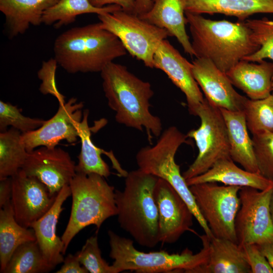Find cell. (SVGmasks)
<instances>
[{"instance_id":"cell-8","label":"cell","mask_w":273,"mask_h":273,"mask_svg":"<svg viewBox=\"0 0 273 273\" xmlns=\"http://www.w3.org/2000/svg\"><path fill=\"white\" fill-rule=\"evenodd\" d=\"M196 116L200 119V125L187 135L194 140L198 154L182 174L186 180L205 172L218 160L230 158L227 128L220 108L204 98Z\"/></svg>"},{"instance_id":"cell-12","label":"cell","mask_w":273,"mask_h":273,"mask_svg":"<svg viewBox=\"0 0 273 273\" xmlns=\"http://www.w3.org/2000/svg\"><path fill=\"white\" fill-rule=\"evenodd\" d=\"M82 102L70 98L67 102L59 104L56 114L38 128L22 133L21 140L30 152L40 147H57L63 140L75 143L79 135V125L83 117Z\"/></svg>"},{"instance_id":"cell-41","label":"cell","mask_w":273,"mask_h":273,"mask_svg":"<svg viewBox=\"0 0 273 273\" xmlns=\"http://www.w3.org/2000/svg\"><path fill=\"white\" fill-rule=\"evenodd\" d=\"M257 246L273 269V242L257 245Z\"/></svg>"},{"instance_id":"cell-17","label":"cell","mask_w":273,"mask_h":273,"mask_svg":"<svg viewBox=\"0 0 273 273\" xmlns=\"http://www.w3.org/2000/svg\"><path fill=\"white\" fill-rule=\"evenodd\" d=\"M192 64L194 78L210 104L231 111L243 110L247 98L234 89L225 73L207 59L196 58Z\"/></svg>"},{"instance_id":"cell-5","label":"cell","mask_w":273,"mask_h":273,"mask_svg":"<svg viewBox=\"0 0 273 273\" xmlns=\"http://www.w3.org/2000/svg\"><path fill=\"white\" fill-rule=\"evenodd\" d=\"M110 252L114 260L112 266L116 273L135 271L139 273L173 272L183 271L197 273L204 265L209 255V237L206 234L199 236L203 248L194 254L188 248L180 253L170 254L161 250L146 253L137 250L132 240L121 237L111 230L108 232Z\"/></svg>"},{"instance_id":"cell-15","label":"cell","mask_w":273,"mask_h":273,"mask_svg":"<svg viewBox=\"0 0 273 273\" xmlns=\"http://www.w3.org/2000/svg\"><path fill=\"white\" fill-rule=\"evenodd\" d=\"M11 203L16 220L29 228L52 206V196L46 186L35 177L29 176L21 169L12 176Z\"/></svg>"},{"instance_id":"cell-38","label":"cell","mask_w":273,"mask_h":273,"mask_svg":"<svg viewBox=\"0 0 273 273\" xmlns=\"http://www.w3.org/2000/svg\"><path fill=\"white\" fill-rule=\"evenodd\" d=\"M63 264L56 273H88L80 264L76 254H69L64 259Z\"/></svg>"},{"instance_id":"cell-25","label":"cell","mask_w":273,"mask_h":273,"mask_svg":"<svg viewBox=\"0 0 273 273\" xmlns=\"http://www.w3.org/2000/svg\"><path fill=\"white\" fill-rule=\"evenodd\" d=\"M197 273H251L240 246L231 240L210 238L207 262Z\"/></svg>"},{"instance_id":"cell-18","label":"cell","mask_w":273,"mask_h":273,"mask_svg":"<svg viewBox=\"0 0 273 273\" xmlns=\"http://www.w3.org/2000/svg\"><path fill=\"white\" fill-rule=\"evenodd\" d=\"M71 195L69 185L64 186L57 194L49 211L33 222L31 228L46 261L54 269L64 261V245L56 234V227L65 200Z\"/></svg>"},{"instance_id":"cell-6","label":"cell","mask_w":273,"mask_h":273,"mask_svg":"<svg viewBox=\"0 0 273 273\" xmlns=\"http://www.w3.org/2000/svg\"><path fill=\"white\" fill-rule=\"evenodd\" d=\"M72 198L70 216L61 239L65 254L73 238L84 228L117 215L115 189L98 174L76 173L69 183Z\"/></svg>"},{"instance_id":"cell-33","label":"cell","mask_w":273,"mask_h":273,"mask_svg":"<svg viewBox=\"0 0 273 273\" xmlns=\"http://www.w3.org/2000/svg\"><path fill=\"white\" fill-rule=\"evenodd\" d=\"M46 120L23 115L21 110L11 103L0 101V130H7L9 126L22 133L34 130L41 126Z\"/></svg>"},{"instance_id":"cell-13","label":"cell","mask_w":273,"mask_h":273,"mask_svg":"<svg viewBox=\"0 0 273 273\" xmlns=\"http://www.w3.org/2000/svg\"><path fill=\"white\" fill-rule=\"evenodd\" d=\"M158 213V240L162 244H173L191 228L193 213L173 187L158 178L154 189Z\"/></svg>"},{"instance_id":"cell-36","label":"cell","mask_w":273,"mask_h":273,"mask_svg":"<svg viewBox=\"0 0 273 273\" xmlns=\"http://www.w3.org/2000/svg\"><path fill=\"white\" fill-rule=\"evenodd\" d=\"M58 63L55 58L43 61L37 72L41 81L39 90L43 95L51 94L58 101L59 104L65 103V97L58 90L56 82V71Z\"/></svg>"},{"instance_id":"cell-14","label":"cell","mask_w":273,"mask_h":273,"mask_svg":"<svg viewBox=\"0 0 273 273\" xmlns=\"http://www.w3.org/2000/svg\"><path fill=\"white\" fill-rule=\"evenodd\" d=\"M76 164L69 154L57 147H41L28 152L21 169L35 177L55 196L76 175Z\"/></svg>"},{"instance_id":"cell-10","label":"cell","mask_w":273,"mask_h":273,"mask_svg":"<svg viewBox=\"0 0 273 273\" xmlns=\"http://www.w3.org/2000/svg\"><path fill=\"white\" fill-rule=\"evenodd\" d=\"M98 17L101 26L115 34L131 56L142 61L145 66L154 68V54L169 36L165 29L122 10Z\"/></svg>"},{"instance_id":"cell-22","label":"cell","mask_w":273,"mask_h":273,"mask_svg":"<svg viewBox=\"0 0 273 273\" xmlns=\"http://www.w3.org/2000/svg\"><path fill=\"white\" fill-rule=\"evenodd\" d=\"M220 109L227 128L230 158L234 162L240 164L245 170L259 173L244 112Z\"/></svg>"},{"instance_id":"cell-11","label":"cell","mask_w":273,"mask_h":273,"mask_svg":"<svg viewBox=\"0 0 273 273\" xmlns=\"http://www.w3.org/2000/svg\"><path fill=\"white\" fill-rule=\"evenodd\" d=\"M273 186L260 190L249 187L240 189V207L235 221L239 245H261L273 242V221L270 210Z\"/></svg>"},{"instance_id":"cell-16","label":"cell","mask_w":273,"mask_h":273,"mask_svg":"<svg viewBox=\"0 0 273 273\" xmlns=\"http://www.w3.org/2000/svg\"><path fill=\"white\" fill-rule=\"evenodd\" d=\"M154 68L163 71L185 95L188 111L196 116L204 100L193 74V64L166 39L160 44L153 58Z\"/></svg>"},{"instance_id":"cell-39","label":"cell","mask_w":273,"mask_h":273,"mask_svg":"<svg viewBox=\"0 0 273 273\" xmlns=\"http://www.w3.org/2000/svg\"><path fill=\"white\" fill-rule=\"evenodd\" d=\"M90 3L97 8H103L106 5H116L121 7L122 11L135 14V0H89Z\"/></svg>"},{"instance_id":"cell-19","label":"cell","mask_w":273,"mask_h":273,"mask_svg":"<svg viewBox=\"0 0 273 273\" xmlns=\"http://www.w3.org/2000/svg\"><path fill=\"white\" fill-rule=\"evenodd\" d=\"M233 86L252 100L265 98L271 94L273 61L238 62L225 73Z\"/></svg>"},{"instance_id":"cell-32","label":"cell","mask_w":273,"mask_h":273,"mask_svg":"<svg viewBox=\"0 0 273 273\" xmlns=\"http://www.w3.org/2000/svg\"><path fill=\"white\" fill-rule=\"evenodd\" d=\"M245 21L251 30L260 48L243 60L259 62L265 59H269L273 61V21L263 18L261 19H248Z\"/></svg>"},{"instance_id":"cell-28","label":"cell","mask_w":273,"mask_h":273,"mask_svg":"<svg viewBox=\"0 0 273 273\" xmlns=\"http://www.w3.org/2000/svg\"><path fill=\"white\" fill-rule=\"evenodd\" d=\"M121 10V7L116 5L97 8L89 0H58L55 5L44 12L41 22L47 25H54L55 28L58 29L72 23L80 15L95 13L98 15Z\"/></svg>"},{"instance_id":"cell-24","label":"cell","mask_w":273,"mask_h":273,"mask_svg":"<svg viewBox=\"0 0 273 273\" xmlns=\"http://www.w3.org/2000/svg\"><path fill=\"white\" fill-rule=\"evenodd\" d=\"M185 12L220 14L245 21L257 13L273 14V0H185Z\"/></svg>"},{"instance_id":"cell-4","label":"cell","mask_w":273,"mask_h":273,"mask_svg":"<svg viewBox=\"0 0 273 273\" xmlns=\"http://www.w3.org/2000/svg\"><path fill=\"white\" fill-rule=\"evenodd\" d=\"M122 191L115 190L120 226L140 245L153 248L158 243V213L154 189L158 177L140 169L128 172Z\"/></svg>"},{"instance_id":"cell-34","label":"cell","mask_w":273,"mask_h":273,"mask_svg":"<svg viewBox=\"0 0 273 273\" xmlns=\"http://www.w3.org/2000/svg\"><path fill=\"white\" fill-rule=\"evenodd\" d=\"M252 140L259 173L273 181V132L253 134Z\"/></svg>"},{"instance_id":"cell-7","label":"cell","mask_w":273,"mask_h":273,"mask_svg":"<svg viewBox=\"0 0 273 273\" xmlns=\"http://www.w3.org/2000/svg\"><path fill=\"white\" fill-rule=\"evenodd\" d=\"M188 136L176 126L167 128L152 146L142 148L135 156L138 168L161 178L170 184L187 204L201 227L207 236H213L207 223L196 205L194 197L186 179L175 161V155L183 144H189Z\"/></svg>"},{"instance_id":"cell-37","label":"cell","mask_w":273,"mask_h":273,"mask_svg":"<svg viewBox=\"0 0 273 273\" xmlns=\"http://www.w3.org/2000/svg\"><path fill=\"white\" fill-rule=\"evenodd\" d=\"M239 245L251 273H273L271 266L257 245L243 244Z\"/></svg>"},{"instance_id":"cell-40","label":"cell","mask_w":273,"mask_h":273,"mask_svg":"<svg viewBox=\"0 0 273 273\" xmlns=\"http://www.w3.org/2000/svg\"><path fill=\"white\" fill-rule=\"evenodd\" d=\"M12 193V177L0 179V208L11 202Z\"/></svg>"},{"instance_id":"cell-20","label":"cell","mask_w":273,"mask_h":273,"mask_svg":"<svg viewBox=\"0 0 273 273\" xmlns=\"http://www.w3.org/2000/svg\"><path fill=\"white\" fill-rule=\"evenodd\" d=\"M149 11L138 15L143 20L165 29L169 36L176 37L184 51L194 56L191 42L186 30L185 0H152Z\"/></svg>"},{"instance_id":"cell-42","label":"cell","mask_w":273,"mask_h":273,"mask_svg":"<svg viewBox=\"0 0 273 273\" xmlns=\"http://www.w3.org/2000/svg\"><path fill=\"white\" fill-rule=\"evenodd\" d=\"M153 5L152 0H135V14L139 15L147 12Z\"/></svg>"},{"instance_id":"cell-29","label":"cell","mask_w":273,"mask_h":273,"mask_svg":"<svg viewBox=\"0 0 273 273\" xmlns=\"http://www.w3.org/2000/svg\"><path fill=\"white\" fill-rule=\"evenodd\" d=\"M21 135L13 127L0 133V179L16 174L25 162L28 152Z\"/></svg>"},{"instance_id":"cell-43","label":"cell","mask_w":273,"mask_h":273,"mask_svg":"<svg viewBox=\"0 0 273 273\" xmlns=\"http://www.w3.org/2000/svg\"><path fill=\"white\" fill-rule=\"evenodd\" d=\"M270 214L271 216V218L273 221V192L272 194L271 200H270Z\"/></svg>"},{"instance_id":"cell-27","label":"cell","mask_w":273,"mask_h":273,"mask_svg":"<svg viewBox=\"0 0 273 273\" xmlns=\"http://www.w3.org/2000/svg\"><path fill=\"white\" fill-rule=\"evenodd\" d=\"M35 240L33 230L21 226L16 220L11 201L1 208L0 272L3 273L14 252L20 245Z\"/></svg>"},{"instance_id":"cell-30","label":"cell","mask_w":273,"mask_h":273,"mask_svg":"<svg viewBox=\"0 0 273 273\" xmlns=\"http://www.w3.org/2000/svg\"><path fill=\"white\" fill-rule=\"evenodd\" d=\"M53 269L45 260L35 240L20 245L14 252L3 273H42Z\"/></svg>"},{"instance_id":"cell-44","label":"cell","mask_w":273,"mask_h":273,"mask_svg":"<svg viewBox=\"0 0 273 273\" xmlns=\"http://www.w3.org/2000/svg\"><path fill=\"white\" fill-rule=\"evenodd\" d=\"M271 94L273 95V80L272 82V91H271Z\"/></svg>"},{"instance_id":"cell-2","label":"cell","mask_w":273,"mask_h":273,"mask_svg":"<svg viewBox=\"0 0 273 273\" xmlns=\"http://www.w3.org/2000/svg\"><path fill=\"white\" fill-rule=\"evenodd\" d=\"M196 58L210 60L226 73L260 48L245 21L212 20L185 12Z\"/></svg>"},{"instance_id":"cell-35","label":"cell","mask_w":273,"mask_h":273,"mask_svg":"<svg viewBox=\"0 0 273 273\" xmlns=\"http://www.w3.org/2000/svg\"><path fill=\"white\" fill-rule=\"evenodd\" d=\"M80 264L90 273H116L112 265L102 257L97 235L86 241L80 251L76 254Z\"/></svg>"},{"instance_id":"cell-31","label":"cell","mask_w":273,"mask_h":273,"mask_svg":"<svg viewBox=\"0 0 273 273\" xmlns=\"http://www.w3.org/2000/svg\"><path fill=\"white\" fill-rule=\"evenodd\" d=\"M242 111L248 129L252 134L263 131L273 132V95L258 100L247 98Z\"/></svg>"},{"instance_id":"cell-23","label":"cell","mask_w":273,"mask_h":273,"mask_svg":"<svg viewBox=\"0 0 273 273\" xmlns=\"http://www.w3.org/2000/svg\"><path fill=\"white\" fill-rule=\"evenodd\" d=\"M58 0H0V11L5 17L10 38L23 34L30 25H39L44 12Z\"/></svg>"},{"instance_id":"cell-26","label":"cell","mask_w":273,"mask_h":273,"mask_svg":"<svg viewBox=\"0 0 273 273\" xmlns=\"http://www.w3.org/2000/svg\"><path fill=\"white\" fill-rule=\"evenodd\" d=\"M89 111H83V117L79 125V138L81 142V150L76 165V172L79 174H98L107 178L111 174L108 164L102 159L101 155L105 154L112 161L114 168L118 172L123 169L116 160L112 152H107L97 147L91 139V128L88 125Z\"/></svg>"},{"instance_id":"cell-1","label":"cell","mask_w":273,"mask_h":273,"mask_svg":"<svg viewBox=\"0 0 273 273\" xmlns=\"http://www.w3.org/2000/svg\"><path fill=\"white\" fill-rule=\"evenodd\" d=\"M102 87L109 107L115 112L117 122L143 131L150 141L162 133L161 119L150 111L154 95L151 84L130 72L127 67L112 62L102 70Z\"/></svg>"},{"instance_id":"cell-21","label":"cell","mask_w":273,"mask_h":273,"mask_svg":"<svg viewBox=\"0 0 273 273\" xmlns=\"http://www.w3.org/2000/svg\"><path fill=\"white\" fill-rule=\"evenodd\" d=\"M190 186L205 183H221L226 186L249 187L260 190L273 186V181L260 173H254L238 167L231 158L217 161L205 172L186 180Z\"/></svg>"},{"instance_id":"cell-3","label":"cell","mask_w":273,"mask_h":273,"mask_svg":"<svg viewBox=\"0 0 273 273\" xmlns=\"http://www.w3.org/2000/svg\"><path fill=\"white\" fill-rule=\"evenodd\" d=\"M126 52L119 39L100 22L68 29L54 44V58L69 73L101 72Z\"/></svg>"},{"instance_id":"cell-9","label":"cell","mask_w":273,"mask_h":273,"mask_svg":"<svg viewBox=\"0 0 273 273\" xmlns=\"http://www.w3.org/2000/svg\"><path fill=\"white\" fill-rule=\"evenodd\" d=\"M196 205L213 236L238 243L235 229L240 207V187L205 183L189 186Z\"/></svg>"}]
</instances>
